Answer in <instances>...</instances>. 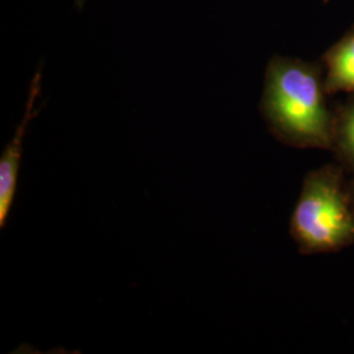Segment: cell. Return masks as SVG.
Returning <instances> with one entry per match:
<instances>
[{"instance_id":"obj_1","label":"cell","mask_w":354,"mask_h":354,"mask_svg":"<svg viewBox=\"0 0 354 354\" xmlns=\"http://www.w3.org/2000/svg\"><path fill=\"white\" fill-rule=\"evenodd\" d=\"M261 111L270 131L288 146L330 150L333 125L320 82L307 64L282 58L270 62Z\"/></svg>"},{"instance_id":"obj_2","label":"cell","mask_w":354,"mask_h":354,"mask_svg":"<svg viewBox=\"0 0 354 354\" xmlns=\"http://www.w3.org/2000/svg\"><path fill=\"white\" fill-rule=\"evenodd\" d=\"M345 168L308 172L290 218V235L302 254L337 252L354 243V205Z\"/></svg>"},{"instance_id":"obj_3","label":"cell","mask_w":354,"mask_h":354,"mask_svg":"<svg viewBox=\"0 0 354 354\" xmlns=\"http://www.w3.org/2000/svg\"><path fill=\"white\" fill-rule=\"evenodd\" d=\"M41 91V74L37 73L30 86L26 115L15 131L11 142L7 145L0 156V227L4 228L12 207L17 190L19 171L23 156V142L30 121L37 115L39 109H35V102Z\"/></svg>"},{"instance_id":"obj_4","label":"cell","mask_w":354,"mask_h":354,"mask_svg":"<svg viewBox=\"0 0 354 354\" xmlns=\"http://www.w3.org/2000/svg\"><path fill=\"white\" fill-rule=\"evenodd\" d=\"M328 87L354 92V37L344 42L329 57Z\"/></svg>"},{"instance_id":"obj_5","label":"cell","mask_w":354,"mask_h":354,"mask_svg":"<svg viewBox=\"0 0 354 354\" xmlns=\"http://www.w3.org/2000/svg\"><path fill=\"white\" fill-rule=\"evenodd\" d=\"M330 150L345 169L354 172V106L342 114L339 124L333 127Z\"/></svg>"},{"instance_id":"obj_6","label":"cell","mask_w":354,"mask_h":354,"mask_svg":"<svg viewBox=\"0 0 354 354\" xmlns=\"http://www.w3.org/2000/svg\"><path fill=\"white\" fill-rule=\"evenodd\" d=\"M348 184H349V190H351V196H352V201H353L354 205V176L351 181H348Z\"/></svg>"},{"instance_id":"obj_7","label":"cell","mask_w":354,"mask_h":354,"mask_svg":"<svg viewBox=\"0 0 354 354\" xmlns=\"http://www.w3.org/2000/svg\"><path fill=\"white\" fill-rule=\"evenodd\" d=\"M84 3H86V0H76V4H77L79 7H82Z\"/></svg>"}]
</instances>
